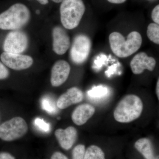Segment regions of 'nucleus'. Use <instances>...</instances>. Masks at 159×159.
I'll list each match as a JSON object with an SVG mask.
<instances>
[{"mask_svg": "<svg viewBox=\"0 0 159 159\" xmlns=\"http://www.w3.org/2000/svg\"><path fill=\"white\" fill-rule=\"evenodd\" d=\"M109 40L114 54L120 58H125L132 55L140 49L142 38L136 31L130 32L126 39L119 32H113L110 34Z\"/></svg>", "mask_w": 159, "mask_h": 159, "instance_id": "nucleus-1", "label": "nucleus"}, {"mask_svg": "<svg viewBox=\"0 0 159 159\" xmlns=\"http://www.w3.org/2000/svg\"><path fill=\"white\" fill-rule=\"evenodd\" d=\"M31 17L28 7L22 3L13 4L0 14V29L18 30L28 24Z\"/></svg>", "mask_w": 159, "mask_h": 159, "instance_id": "nucleus-2", "label": "nucleus"}, {"mask_svg": "<svg viewBox=\"0 0 159 159\" xmlns=\"http://www.w3.org/2000/svg\"><path fill=\"white\" fill-rule=\"evenodd\" d=\"M143 109V102L138 96L128 95L119 101L114 111V118L121 123L132 122L141 116Z\"/></svg>", "mask_w": 159, "mask_h": 159, "instance_id": "nucleus-3", "label": "nucleus"}, {"mask_svg": "<svg viewBox=\"0 0 159 159\" xmlns=\"http://www.w3.org/2000/svg\"><path fill=\"white\" fill-rule=\"evenodd\" d=\"M85 11L82 0H64L60 7L61 21L64 28L69 30L77 28Z\"/></svg>", "mask_w": 159, "mask_h": 159, "instance_id": "nucleus-4", "label": "nucleus"}, {"mask_svg": "<svg viewBox=\"0 0 159 159\" xmlns=\"http://www.w3.org/2000/svg\"><path fill=\"white\" fill-rule=\"evenodd\" d=\"M28 130V125L25 119L16 117L0 125V139L10 142L24 136Z\"/></svg>", "mask_w": 159, "mask_h": 159, "instance_id": "nucleus-5", "label": "nucleus"}, {"mask_svg": "<svg viewBox=\"0 0 159 159\" xmlns=\"http://www.w3.org/2000/svg\"><path fill=\"white\" fill-rule=\"evenodd\" d=\"M92 43L89 38L84 34H79L74 40L70 52L72 61L76 64L84 62L90 53Z\"/></svg>", "mask_w": 159, "mask_h": 159, "instance_id": "nucleus-6", "label": "nucleus"}, {"mask_svg": "<svg viewBox=\"0 0 159 159\" xmlns=\"http://www.w3.org/2000/svg\"><path fill=\"white\" fill-rule=\"evenodd\" d=\"M29 39L27 34L18 30L9 32L3 43L4 52L21 54L28 47Z\"/></svg>", "mask_w": 159, "mask_h": 159, "instance_id": "nucleus-7", "label": "nucleus"}, {"mask_svg": "<svg viewBox=\"0 0 159 159\" xmlns=\"http://www.w3.org/2000/svg\"><path fill=\"white\" fill-rule=\"evenodd\" d=\"M3 64L15 70H21L30 68L33 64V59L29 55L4 52L1 55Z\"/></svg>", "mask_w": 159, "mask_h": 159, "instance_id": "nucleus-8", "label": "nucleus"}, {"mask_svg": "<svg viewBox=\"0 0 159 159\" xmlns=\"http://www.w3.org/2000/svg\"><path fill=\"white\" fill-rule=\"evenodd\" d=\"M53 50L58 55L65 54L70 46V40L68 34L64 28L55 26L52 31Z\"/></svg>", "mask_w": 159, "mask_h": 159, "instance_id": "nucleus-9", "label": "nucleus"}, {"mask_svg": "<svg viewBox=\"0 0 159 159\" xmlns=\"http://www.w3.org/2000/svg\"><path fill=\"white\" fill-rule=\"evenodd\" d=\"M70 70V66L66 61L60 60L56 61L51 69V85L55 87L62 85L68 78Z\"/></svg>", "mask_w": 159, "mask_h": 159, "instance_id": "nucleus-10", "label": "nucleus"}, {"mask_svg": "<svg viewBox=\"0 0 159 159\" xmlns=\"http://www.w3.org/2000/svg\"><path fill=\"white\" fill-rule=\"evenodd\" d=\"M156 61L153 57H149L145 52H140L134 56L130 63L133 74H142L145 70L152 71L154 70Z\"/></svg>", "mask_w": 159, "mask_h": 159, "instance_id": "nucleus-11", "label": "nucleus"}, {"mask_svg": "<svg viewBox=\"0 0 159 159\" xmlns=\"http://www.w3.org/2000/svg\"><path fill=\"white\" fill-rule=\"evenodd\" d=\"M83 98L82 91L78 88L74 87L69 89L58 98L57 106L60 109H64L73 104L81 102Z\"/></svg>", "mask_w": 159, "mask_h": 159, "instance_id": "nucleus-12", "label": "nucleus"}, {"mask_svg": "<svg viewBox=\"0 0 159 159\" xmlns=\"http://www.w3.org/2000/svg\"><path fill=\"white\" fill-rule=\"evenodd\" d=\"M61 147L68 150L74 145L77 136V129L73 126H69L66 129H58L54 133Z\"/></svg>", "mask_w": 159, "mask_h": 159, "instance_id": "nucleus-13", "label": "nucleus"}, {"mask_svg": "<svg viewBox=\"0 0 159 159\" xmlns=\"http://www.w3.org/2000/svg\"><path fill=\"white\" fill-rule=\"evenodd\" d=\"M95 111V107L89 103L80 105L72 113V121L77 125H84L93 116Z\"/></svg>", "mask_w": 159, "mask_h": 159, "instance_id": "nucleus-14", "label": "nucleus"}, {"mask_svg": "<svg viewBox=\"0 0 159 159\" xmlns=\"http://www.w3.org/2000/svg\"><path fill=\"white\" fill-rule=\"evenodd\" d=\"M134 146L146 159H155L152 144L149 139L142 138L135 143Z\"/></svg>", "mask_w": 159, "mask_h": 159, "instance_id": "nucleus-15", "label": "nucleus"}, {"mask_svg": "<svg viewBox=\"0 0 159 159\" xmlns=\"http://www.w3.org/2000/svg\"><path fill=\"white\" fill-rule=\"evenodd\" d=\"M84 159H105V154L99 146L92 145L85 150Z\"/></svg>", "mask_w": 159, "mask_h": 159, "instance_id": "nucleus-16", "label": "nucleus"}, {"mask_svg": "<svg viewBox=\"0 0 159 159\" xmlns=\"http://www.w3.org/2000/svg\"><path fill=\"white\" fill-rule=\"evenodd\" d=\"M147 35L152 42L159 45V25L156 23H151L147 28Z\"/></svg>", "mask_w": 159, "mask_h": 159, "instance_id": "nucleus-17", "label": "nucleus"}, {"mask_svg": "<svg viewBox=\"0 0 159 159\" xmlns=\"http://www.w3.org/2000/svg\"><path fill=\"white\" fill-rule=\"evenodd\" d=\"M108 89L106 88L99 86L96 87L89 91V96L93 97H101L107 94Z\"/></svg>", "mask_w": 159, "mask_h": 159, "instance_id": "nucleus-18", "label": "nucleus"}, {"mask_svg": "<svg viewBox=\"0 0 159 159\" xmlns=\"http://www.w3.org/2000/svg\"><path fill=\"white\" fill-rule=\"evenodd\" d=\"M85 146L80 144L74 147L72 152V159H84L85 153Z\"/></svg>", "mask_w": 159, "mask_h": 159, "instance_id": "nucleus-19", "label": "nucleus"}, {"mask_svg": "<svg viewBox=\"0 0 159 159\" xmlns=\"http://www.w3.org/2000/svg\"><path fill=\"white\" fill-rule=\"evenodd\" d=\"M34 123H35V125L40 130H42L43 131L47 132L49 131L51 129L50 124L47 123L44 121L43 119H40V118H36L34 121Z\"/></svg>", "mask_w": 159, "mask_h": 159, "instance_id": "nucleus-20", "label": "nucleus"}, {"mask_svg": "<svg viewBox=\"0 0 159 159\" xmlns=\"http://www.w3.org/2000/svg\"><path fill=\"white\" fill-rule=\"evenodd\" d=\"M9 70L6 66L0 61V80L6 79L9 77Z\"/></svg>", "mask_w": 159, "mask_h": 159, "instance_id": "nucleus-21", "label": "nucleus"}, {"mask_svg": "<svg viewBox=\"0 0 159 159\" xmlns=\"http://www.w3.org/2000/svg\"><path fill=\"white\" fill-rule=\"evenodd\" d=\"M43 108L45 110L48 111V112L51 113L54 111V107L51 102H50V100L46 99H43Z\"/></svg>", "mask_w": 159, "mask_h": 159, "instance_id": "nucleus-22", "label": "nucleus"}, {"mask_svg": "<svg viewBox=\"0 0 159 159\" xmlns=\"http://www.w3.org/2000/svg\"><path fill=\"white\" fill-rule=\"evenodd\" d=\"M151 17L152 20L156 24H159V5H158L155 7L152 12Z\"/></svg>", "mask_w": 159, "mask_h": 159, "instance_id": "nucleus-23", "label": "nucleus"}, {"mask_svg": "<svg viewBox=\"0 0 159 159\" xmlns=\"http://www.w3.org/2000/svg\"><path fill=\"white\" fill-rule=\"evenodd\" d=\"M51 159H68V158L62 152H56L53 154L51 157Z\"/></svg>", "mask_w": 159, "mask_h": 159, "instance_id": "nucleus-24", "label": "nucleus"}, {"mask_svg": "<svg viewBox=\"0 0 159 159\" xmlns=\"http://www.w3.org/2000/svg\"><path fill=\"white\" fill-rule=\"evenodd\" d=\"M0 159H15L12 155L6 152H0Z\"/></svg>", "mask_w": 159, "mask_h": 159, "instance_id": "nucleus-25", "label": "nucleus"}, {"mask_svg": "<svg viewBox=\"0 0 159 159\" xmlns=\"http://www.w3.org/2000/svg\"><path fill=\"white\" fill-rule=\"evenodd\" d=\"M107 1L113 4H120L125 2L126 0H107Z\"/></svg>", "mask_w": 159, "mask_h": 159, "instance_id": "nucleus-26", "label": "nucleus"}, {"mask_svg": "<svg viewBox=\"0 0 159 159\" xmlns=\"http://www.w3.org/2000/svg\"><path fill=\"white\" fill-rule=\"evenodd\" d=\"M38 2L42 5H46L48 4V0H37Z\"/></svg>", "mask_w": 159, "mask_h": 159, "instance_id": "nucleus-27", "label": "nucleus"}, {"mask_svg": "<svg viewBox=\"0 0 159 159\" xmlns=\"http://www.w3.org/2000/svg\"><path fill=\"white\" fill-rule=\"evenodd\" d=\"M159 80H158L157 82V83L156 86V93L157 97L158 99H159Z\"/></svg>", "mask_w": 159, "mask_h": 159, "instance_id": "nucleus-28", "label": "nucleus"}, {"mask_svg": "<svg viewBox=\"0 0 159 159\" xmlns=\"http://www.w3.org/2000/svg\"><path fill=\"white\" fill-rule=\"evenodd\" d=\"M51 1L55 3H59L62 2L64 0H51Z\"/></svg>", "mask_w": 159, "mask_h": 159, "instance_id": "nucleus-29", "label": "nucleus"}, {"mask_svg": "<svg viewBox=\"0 0 159 159\" xmlns=\"http://www.w3.org/2000/svg\"><path fill=\"white\" fill-rule=\"evenodd\" d=\"M155 159H159V156H157L156 157Z\"/></svg>", "mask_w": 159, "mask_h": 159, "instance_id": "nucleus-30", "label": "nucleus"}]
</instances>
